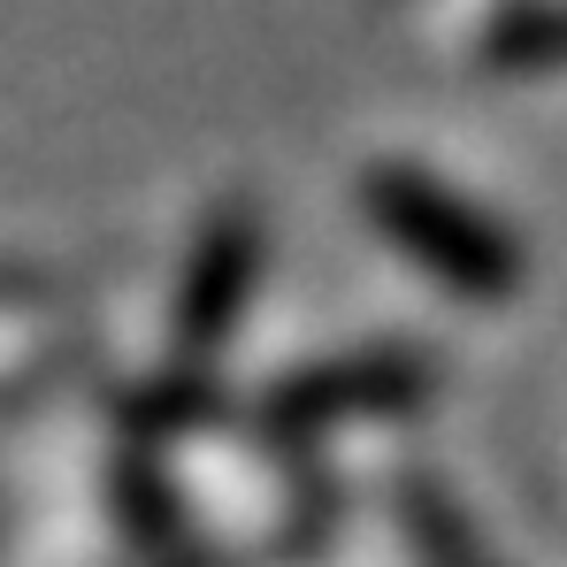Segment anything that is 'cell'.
I'll use <instances>...</instances> for the list:
<instances>
[{
    "label": "cell",
    "instance_id": "obj_2",
    "mask_svg": "<svg viewBox=\"0 0 567 567\" xmlns=\"http://www.w3.org/2000/svg\"><path fill=\"white\" fill-rule=\"evenodd\" d=\"M437 346H414V338H377V346H346V353H322L307 369H291L261 391V430L269 437H330L346 422H377V414H414L422 399H437Z\"/></svg>",
    "mask_w": 567,
    "mask_h": 567
},
{
    "label": "cell",
    "instance_id": "obj_1",
    "mask_svg": "<svg viewBox=\"0 0 567 567\" xmlns=\"http://www.w3.org/2000/svg\"><path fill=\"white\" fill-rule=\"evenodd\" d=\"M353 199H361V215L377 223L383 238L399 246V261H414L422 277H437L461 299H514L522 277H529L522 238L483 199H468L461 185H445L422 162H369Z\"/></svg>",
    "mask_w": 567,
    "mask_h": 567
},
{
    "label": "cell",
    "instance_id": "obj_3",
    "mask_svg": "<svg viewBox=\"0 0 567 567\" xmlns=\"http://www.w3.org/2000/svg\"><path fill=\"white\" fill-rule=\"evenodd\" d=\"M261 261H269L261 207L254 199H223L199 223V238L185 254V277H177V299H169V338H177V353L192 369L215 361L238 338V322H246V307L261 291Z\"/></svg>",
    "mask_w": 567,
    "mask_h": 567
},
{
    "label": "cell",
    "instance_id": "obj_6",
    "mask_svg": "<svg viewBox=\"0 0 567 567\" xmlns=\"http://www.w3.org/2000/svg\"><path fill=\"white\" fill-rule=\"evenodd\" d=\"M123 514H131V529H138V545H146L154 567H207L199 560V537H192V522H185V506H177V491L146 468V461L123 468Z\"/></svg>",
    "mask_w": 567,
    "mask_h": 567
},
{
    "label": "cell",
    "instance_id": "obj_4",
    "mask_svg": "<svg viewBox=\"0 0 567 567\" xmlns=\"http://www.w3.org/2000/svg\"><path fill=\"white\" fill-rule=\"evenodd\" d=\"M475 70L491 78H567V0L560 8H498L475 23Z\"/></svg>",
    "mask_w": 567,
    "mask_h": 567
},
{
    "label": "cell",
    "instance_id": "obj_5",
    "mask_svg": "<svg viewBox=\"0 0 567 567\" xmlns=\"http://www.w3.org/2000/svg\"><path fill=\"white\" fill-rule=\"evenodd\" d=\"M399 529H406L414 567H506L483 537H475L468 514L453 506V491L430 483V475H406V483H399Z\"/></svg>",
    "mask_w": 567,
    "mask_h": 567
}]
</instances>
